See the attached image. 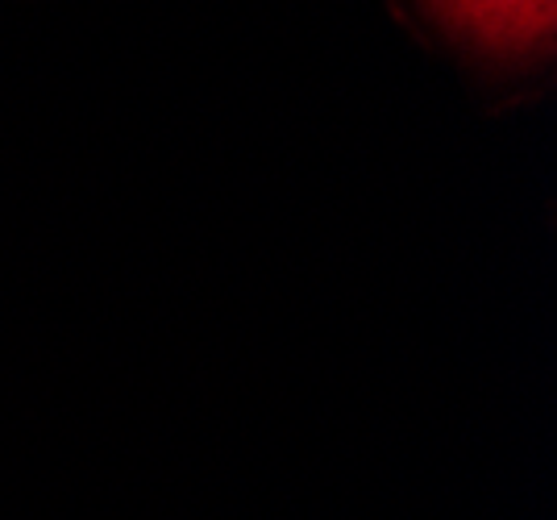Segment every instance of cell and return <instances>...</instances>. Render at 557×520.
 <instances>
[{
	"instance_id": "cell-1",
	"label": "cell",
	"mask_w": 557,
	"mask_h": 520,
	"mask_svg": "<svg viewBox=\"0 0 557 520\" xmlns=\"http://www.w3.org/2000/svg\"><path fill=\"white\" fill-rule=\"evenodd\" d=\"M437 22L495 59H524L554 42L557 0H420Z\"/></svg>"
}]
</instances>
